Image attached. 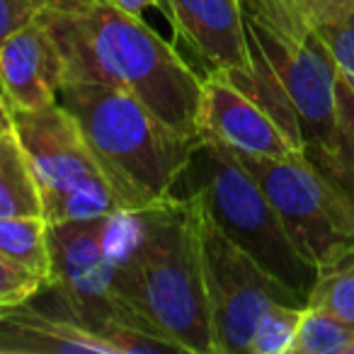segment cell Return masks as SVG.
<instances>
[{"mask_svg": "<svg viewBox=\"0 0 354 354\" xmlns=\"http://www.w3.org/2000/svg\"><path fill=\"white\" fill-rule=\"evenodd\" d=\"M158 6L177 39L204 64V73H250L243 0H158Z\"/></svg>", "mask_w": 354, "mask_h": 354, "instance_id": "7c38bea8", "label": "cell"}, {"mask_svg": "<svg viewBox=\"0 0 354 354\" xmlns=\"http://www.w3.org/2000/svg\"><path fill=\"white\" fill-rule=\"evenodd\" d=\"M64 64V80L112 85L146 104L185 138H199L202 73L146 22L109 0L75 12L41 10Z\"/></svg>", "mask_w": 354, "mask_h": 354, "instance_id": "7a4b0ae2", "label": "cell"}, {"mask_svg": "<svg viewBox=\"0 0 354 354\" xmlns=\"http://www.w3.org/2000/svg\"><path fill=\"white\" fill-rule=\"evenodd\" d=\"M306 306L354 325V260L318 272Z\"/></svg>", "mask_w": 354, "mask_h": 354, "instance_id": "ffe728a7", "label": "cell"}, {"mask_svg": "<svg viewBox=\"0 0 354 354\" xmlns=\"http://www.w3.org/2000/svg\"><path fill=\"white\" fill-rule=\"evenodd\" d=\"M61 83H64L61 54L39 15L0 44V88L10 107H49L56 102Z\"/></svg>", "mask_w": 354, "mask_h": 354, "instance_id": "4fadbf2b", "label": "cell"}, {"mask_svg": "<svg viewBox=\"0 0 354 354\" xmlns=\"http://www.w3.org/2000/svg\"><path fill=\"white\" fill-rule=\"evenodd\" d=\"M12 109V129L27 153L46 223L122 212L117 194L90 153L80 127L59 102Z\"/></svg>", "mask_w": 354, "mask_h": 354, "instance_id": "52a82bcc", "label": "cell"}, {"mask_svg": "<svg viewBox=\"0 0 354 354\" xmlns=\"http://www.w3.org/2000/svg\"><path fill=\"white\" fill-rule=\"evenodd\" d=\"M236 156L265 189L294 248L315 272L354 260V204L304 153L291 158Z\"/></svg>", "mask_w": 354, "mask_h": 354, "instance_id": "ba28073f", "label": "cell"}, {"mask_svg": "<svg viewBox=\"0 0 354 354\" xmlns=\"http://www.w3.org/2000/svg\"><path fill=\"white\" fill-rule=\"evenodd\" d=\"M306 306L272 304L257 320L248 354H291Z\"/></svg>", "mask_w": 354, "mask_h": 354, "instance_id": "d6986e66", "label": "cell"}, {"mask_svg": "<svg viewBox=\"0 0 354 354\" xmlns=\"http://www.w3.org/2000/svg\"><path fill=\"white\" fill-rule=\"evenodd\" d=\"M330 51L337 71L354 80V0H294Z\"/></svg>", "mask_w": 354, "mask_h": 354, "instance_id": "9a60e30c", "label": "cell"}, {"mask_svg": "<svg viewBox=\"0 0 354 354\" xmlns=\"http://www.w3.org/2000/svg\"><path fill=\"white\" fill-rule=\"evenodd\" d=\"M114 294L177 352L216 354L197 202L175 197L112 216Z\"/></svg>", "mask_w": 354, "mask_h": 354, "instance_id": "6da1fadb", "label": "cell"}, {"mask_svg": "<svg viewBox=\"0 0 354 354\" xmlns=\"http://www.w3.org/2000/svg\"><path fill=\"white\" fill-rule=\"evenodd\" d=\"M197 127L199 136L214 138L236 153L267 158L301 153L267 107L238 88L223 71H207L202 75Z\"/></svg>", "mask_w": 354, "mask_h": 354, "instance_id": "30bf717a", "label": "cell"}, {"mask_svg": "<svg viewBox=\"0 0 354 354\" xmlns=\"http://www.w3.org/2000/svg\"><path fill=\"white\" fill-rule=\"evenodd\" d=\"M56 102L80 127L122 209H148L175 199L177 180L202 136H180L146 104L112 85L64 80Z\"/></svg>", "mask_w": 354, "mask_h": 354, "instance_id": "3957f363", "label": "cell"}, {"mask_svg": "<svg viewBox=\"0 0 354 354\" xmlns=\"http://www.w3.org/2000/svg\"><path fill=\"white\" fill-rule=\"evenodd\" d=\"M354 344V325L313 306H306L291 354H349Z\"/></svg>", "mask_w": 354, "mask_h": 354, "instance_id": "ac0fdd59", "label": "cell"}, {"mask_svg": "<svg viewBox=\"0 0 354 354\" xmlns=\"http://www.w3.org/2000/svg\"><path fill=\"white\" fill-rule=\"evenodd\" d=\"M0 252L22 265L27 272L49 284L51 252L49 223L44 216H12L0 218Z\"/></svg>", "mask_w": 354, "mask_h": 354, "instance_id": "2e32d148", "label": "cell"}, {"mask_svg": "<svg viewBox=\"0 0 354 354\" xmlns=\"http://www.w3.org/2000/svg\"><path fill=\"white\" fill-rule=\"evenodd\" d=\"M119 354L117 344L88 328L44 284L22 304L0 306V354Z\"/></svg>", "mask_w": 354, "mask_h": 354, "instance_id": "8fae6325", "label": "cell"}, {"mask_svg": "<svg viewBox=\"0 0 354 354\" xmlns=\"http://www.w3.org/2000/svg\"><path fill=\"white\" fill-rule=\"evenodd\" d=\"M354 204V80L337 71V138L335 153L315 167Z\"/></svg>", "mask_w": 354, "mask_h": 354, "instance_id": "e0dca14e", "label": "cell"}, {"mask_svg": "<svg viewBox=\"0 0 354 354\" xmlns=\"http://www.w3.org/2000/svg\"><path fill=\"white\" fill-rule=\"evenodd\" d=\"M39 12L35 0H0V44L15 30L35 20Z\"/></svg>", "mask_w": 354, "mask_h": 354, "instance_id": "7402d4cb", "label": "cell"}, {"mask_svg": "<svg viewBox=\"0 0 354 354\" xmlns=\"http://www.w3.org/2000/svg\"><path fill=\"white\" fill-rule=\"evenodd\" d=\"M177 194L202 199L214 223L243 252L308 304L318 272L299 255L277 209L236 151L202 136L177 180L172 197Z\"/></svg>", "mask_w": 354, "mask_h": 354, "instance_id": "5b68a950", "label": "cell"}, {"mask_svg": "<svg viewBox=\"0 0 354 354\" xmlns=\"http://www.w3.org/2000/svg\"><path fill=\"white\" fill-rule=\"evenodd\" d=\"M39 10H56V12H75L88 8L95 0H35Z\"/></svg>", "mask_w": 354, "mask_h": 354, "instance_id": "603a6c76", "label": "cell"}, {"mask_svg": "<svg viewBox=\"0 0 354 354\" xmlns=\"http://www.w3.org/2000/svg\"><path fill=\"white\" fill-rule=\"evenodd\" d=\"M109 3H114L117 8H122V10L131 12V15H136V17H146L151 10L160 12L158 0H109Z\"/></svg>", "mask_w": 354, "mask_h": 354, "instance_id": "cb8c5ba5", "label": "cell"}, {"mask_svg": "<svg viewBox=\"0 0 354 354\" xmlns=\"http://www.w3.org/2000/svg\"><path fill=\"white\" fill-rule=\"evenodd\" d=\"M41 216V197L15 129L0 136V218Z\"/></svg>", "mask_w": 354, "mask_h": 354, "instance_id": "5bb4252c", "label": "cell"}, {"mask_svg": "<svg viewBox=\"0 0 354 354\" xmlns=\"http://www.w3.org/2000/svg\"><path fill=\"white\" fill-rule=\"evenodd\" d=\"M8 131H12V109L6 93H3V88H0V136Z\"/></svg>", "mask_w": 354, "mask_h": 354, "instance_id": "d4e9b609", "label": "cell"}, {"mask_svg": "<svg viewBox=\"0 0 354 354\" xmlns=\"http://www.w3.org/2000/svg\"><path fill=\"white\" fill-rule=\"evenodd\" d=\"M185 197V194H177ZM197 202L199 241H202L204 286L212 315L216 354H248L257 320L272 304L306 306L296 291L267 274L248 252H243L209 216L202 199Z\"/></svg>", "mask_w": 354, "mask_h": 354, "instance_id": "9c48e42d", "label": "cell"}, {"mask_svg": "<svg viewBox=\"0 0 354 354\" xmlns=\"http://www.w3.org/2000/svg\"><path fill=\"white\" fill-rule=\"evenodd\" d=\"M41 286L44 281L37 279L15 260H10L6 252H0V306L22 304V301L32 299Z\"/></svg>", "mask_w": 354, "mask_h": 354, "instance_id": "44dd1931", "label": "cell"}, {"mask_svg": "<svg viewBox=\"0 0 354 354\" xmlns=\"http://www.w3.org/2000/svg\"><path fill=\"white\" fill-rule=\"evenodd\" d=\"M112 216L49 223V286L75 318L112 339L119 354L177 352L114 294Z\"/></svg>", "mask_w": 354, "mask_h": 354, "instance_id": "8992f818", "label": "cell"}, {"mask_svg": "<svg viewBox=\"0 0 354 354\" xmlns=\"http://www.w3.org/2000/svg\"><path fill=\"white\" fill-rule=\"evenodd\" d=\"M349 354H354V344H352V349H349Z\"/></svg>", "mask_w": 354, "mask_h": 354, "instance_id": "484cf974", "label": "cell"}, {"mask_svg": "<svg viewBox=\"0 0 354 354\" xmlns=\"http://www.w3.org/2000/svg\"><path fill=\"white\" fill-rule=\"evenodd\" d=\"M248 49L294 109L304 156L320 167L337 138V64L294 0H243Z\"/></svg>", "mask_w": 354, "mask_h": 354, "instance_id": "277c9868", "label": "cell"}]
</instances>
